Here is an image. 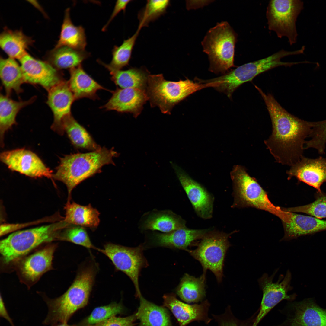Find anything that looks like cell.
Instances as JSON below:
<instances>
[{"instance_id": "1", "label": "cell", "mask_w": 326, "mask_h": 326, "mask_svg": "<svg viewBox=\"0 0 326 326\" xmlns=\"http://www.w3.org/2000/svg\"><path fill=\"white\" fill-rule=\"evenodd\" d=\"M271 119L272 131L264 141L277 163L292 166L303 156L306 139L309 137L315 122L305 121L287 112L271 94L259 91Z\"/></svg>"}, {"instance_id": "2", "label": "cell", "mask_w": 326, "mask_h": 326, "mask_svg": "<svg viewBox=\"0 0 326 326\" xmlns=\"http://www.w3.org/2000/svg\"><path fill=\"white\" fill-rule=\"evenodd\" d=\"M118 155L113 148L104 147L88 152L66 155L60 158L53 178L65 184L68 193L67 202L71 201L72 192L77 185L101 172L104 165H114L113 159Z\"/></svg>"}, {"instance_id": "3", "label": "cell", "mask_w": 326, "mask_h": 326, "mask_svg": "<svg viewBox=\"0 0 326 326\" xmlns=\"http://www.w3.org/2000/svg\"><path fill=\"white\" fill-rule=\"evenodd\" d=\"M96 273V269L92 265L82 268L63 295L53 299L44 297L48 312L43 324L52 326L59 323H67L75 312L86 306Z\"/></svg>"}, {"instance_id": "4", "label": "cell", "mask_w": 326, "mask_h": 326, "mask_svg": "<svg viewBox=\"0 0 326 326\" xmlns=\"http://www.w3.org/2000/svg\"><path fill=\"white\" fill-rule=\"evenodd\" d=\"M232 181L235 207H251L264 210L277 216L283 223H288L291 212L273 205L266 192L244 166L235 165L230 173Z\"/></svg>"}, {"instance_id": "5", "label": "cell", "mask_w": 326, "mask_h": 326, "mask_svg": "<svg viewBox=\"0 0 326 326\" xmlns=\"http://www.w3.org/2000/svg\"><path fill=\"white\" fill-rule=\"evenodd\" d=\"M68 225L62 220L50 225L12 233L0 241V251L3 262L8 264L43 243L59 240L60 232Z\"/></svg>"}, {"instance_id": "6", "label": "cell", "mask_w": 326, "mask_h": 326, "mask_svg": "<svg viewBox=\"0 0 326 326\" xmlns=\"http://www.w3.org/2000/svg\"><path fill=\"white\" fill-rule=\"evenodd\" d=\"M196 80L168 81L162 74H149L146 91L151 107L157 106L162 113L170 114L174 107L187 97L209 87L207 83Z\"/></svg>"}, {"instance_id": "7", "label": "cell", "mask_w": 326, "mask_h": 326, "mask_svg": "<svg viewBox=\"0 0 326 326\" xmlns=\"http://www.w3.org/2000/svg\"><path fill=\"white\" fill-rule=\"evenodd\" d=\"M237 34L227 21L218 23L207 32L201 45L208 56L209 70L215 73L224 74L235 66V47Z\"/></svg>"}, {"instance_id": "8", "label": "cell", "mask_w": 326, "mask_h": 326, "mask_svg": "<svg viewBox=\"0 0 326 326\" xmlns=\"http://www.w3.org/2000/svg\"><path fill=\"white\" fill-rule=\"evenodd\" d=\"M296 54V51H290L282 49L264 59L239 66L221 76L214 78L216 85L215 89L224 93L230 98L238 87L251 81L260 74L279 66H290L297 64L296 62L281 61L285 57Z\"/></svg>"}, {"instance_id": "9", "label": "cell", "mask_w": 326, "mask_h": 326, "mask_svg": "<svg viewBox=\"0 0 326 326\" xmlns=\"http://www.w3.org/2000/svg\"><path fill=\"white\" fill-rule=\"evenodd\" d=\"M303 8L301 0L270 1L266 12L269 29L280 38L286 37L291 45L295 43L298 37L296 22Z\"/></svg>"}, {"instance_id": "10", "label": "cell", "mask_w": 326, "mask_h": 326, "mask_svg": "<svg viewBox=\"0 0 326 326\" xmlns=\"http://www.w3.org/2000/svg\"><path fill=\"white\" fill-rule=\"evenodd\" d=\"M229 236V234L211 230L201 239L196 249L185 250L200 262L203 272L206 273L207 269L210 270L219 283L222 280L224 260L230 246Z\"/></svg>"}, {"instance_id": "11", "label": "cell", "mask_w": 326, "mask_h": 326, "mask_svg": "<svg viewBox=\"0 0 326 326\" xmlns=\"http://www.w3.org/2000/svg\"><path fill=\"white\" fill-rule=\"evenodd\" d=\"M143 250L142 245L129 247L108 243L103 249L98 250L110 260L117 270L123 272L130 278L134 285L136 297L141 294L139 284L140 273L148 266Z\"/></svg>"}, {"instance_id": "12", "label": "cell", "mask_w": 326, "mask_h": 326, "mask_svg": "<svg viewBox=\"0 0 326 326\" xmlns=\"http://www.w3.org/2000/svg\"><path fill=\"white\" fill-rule=\"evenodd\" d=\"M278 270L277 269L270 276L265 273L258 280L263 296L260 309L253 326H257L264 316L281 301H292L296 297L295 294H288V292L292 289L290 286L291 274L289 270L287 271L283 280L281 281L283 275H280L276 282H273V279Z\"/></svg>"}, {"instance_id": "13", "label": "cell", "mask_w": 326, "mask_h": 326, "mask_svg": "<svg viewBox=\"0 0 326 326\" xmlns=\"http://www.w3.org/2000/svg\"><path fill=\"white\" fill-rule=\"evenodd\" d=\"M1 161L8 168L33 178H53V172L32 151L24 148L5 151L0 156Z\"/></svg>"}, {"instance_id": "14", "label": "cell", "mask_w": 326, "mask_h": 326, "mask_svg": "<svg viewBox=\"0 0 326 326\" xmlns=\"http://www.w3.org/2000/svg\"><path fill=\"white\" fill-rule=\"evenodd\" d=\"M18 60L24 83L40 85L48 91L64 80L59 70L46 61L36 59L27 53Z\"/></svg>"}, {"instance_id": "15", "label": "cell", "mask_w": 326, "mask_h": 326, "mask_svg": "<svg viewBox=\"0 0 326 326\" xmlns=\"http://www.w3.org/2000/svg\"><path fill=\"white\" fill-rule=\"evenodd\" d=\"M284 310L286 319L276 326H326V309L312 299L290 303Z\"/></svg>"}, {"instance_id": "16", "label": "cell", "mask_w": 326, "mask_h": 326, "mask_svg": "<svg viewBox=\"0 0 326 326\" xmlns=\"http://www.w3.org/2000/svg\"><path fill=\"white\" fill-rule=\"evenodd\" d=\"M170 163L196 213L203 219L210 218L213 211L212 196L181 168L172 162Z\"/></svg>"}, {"instance_id": "17", "label": "cell", "mask_w": 326, "mask_h": 326, "mask_svg": "<svg viewBox=\"0 0 326 326\" xmlns=\"http://www.w3.org/2000/svg\"><path fill=\"white\" fill-rule=\"evenodd\" d=\"M75 100L68 81L65 80L48 91L46 103L53 116V123L51 128L60 135H63L64 132L63 122L65 119L71 115V107Z\"/></svg>"}, {"instance_id": "18", "label": "cell", "mask_w": 326, "mask_h": 326, "mask_svg": "<svg viewBox=\"0 0 326 326\" xmlns=\"http://www.w3.org/2000/svg\"><path fill=\"white\" fill-rule=\"evenodd\" d=\"M286 174L288 179L294 177L321 192V186L326 182V159L321 156L313 159L303 156Z\"/></svg>"}, {"instance_id": "19", "label": "cell", "mask_w": 326, "mask_h": 326, "mask_svg": "<svg viewBox=\"0 0 326 326\" xmlns=\"http://www.w3.org/2000/svg\"><path fill=\"white\" fill-rule=\"evenodd\" d=\"M101 108L106 110L129 113L135 118L140 115L144 105L148 100L146 90L137 88H118Z\"/></svg>"}, {"instance_id": "20", "label": "cell", "mask_w": 326, "mask_h": 326, "mask_svg": "<svg viewBox=\"0 0 326 326\" xmlns=\"http://www.w3.org/2000/svg\"><path fill=\"white\" fill-rule=\"evenodd\" d=\"M163 306L168 308L178 321L179 326H186L195 321L210 320L207 316V302L198 304L189 305L178 300L173 294L164 295Z\"/></svg>"}, {"instance_id": "21", "label": "cell", "mask_w": 326, "mask_h": 326, "mask_svg": "<svg viewBox=\"0 0 326 326\" xmlns=\"http://www.w3.org/2000/svg\"><path fill=\"white\" fill-rule=\"evenodd\" d=\"M56 247L54 245H48L23 259L19 268L22 276L33 283L50 270Z\"/></svg>"}, {"instance_id": "22", "label": "cell", "mask_w": 326, "mask_h": 326, "mask_svg": "<svg viewBox=\"0 0 326 326\" xmlns=\"http://www.w3.org/2000/svg\"><path fill=\"white\" fill-rule=\"evenodd\" d=\"M210 229H190L187 227L169 232H153L151 236L152 241L161 246L186 250L193 241L201 239Z\"/></svg>"}, {"instance_id": "23", "label": "cell", "mask_w": 326, "mask_h": 326, "mask_svg": "<svg viewBox=\"0 0 326 326\" xmlns=\"http://www.w3.org/2000/svg\"><path fill=\"white\" fill-rule=\"evenodd\" d=\"M140 222L139 227L142 230H158L167 233L186 228L185 221L169 210L154 209L145 213Z\"/></svg>"}, {"instance_id": "24", "label": "cell", "mask_w": 326, "mask_h": 326, "mask_svg": "<svg viewBox=\"0 0 326 326\" xmlns=\"http://www.w3.org/2000/svg\"><path fill=\"white\" fill-rule=\"evenodd\" d=\"M283 223L285 235L282 240H284L326 230V220L293 212L289 222Z\"/></svg>"}, {"instance_id": "25", "label": "cell", "mask_w": 326, "mask_h": 326, "mask_svg": "<svg viewBox=\"0 0 326 326\" xmlns=\"http://www.w3.org/2000/svg\"><path fill=\"white\" fill-rule=\"evenodd\" d=\"M68 81L75 100L83 98L93 100L98 98L97 92L100 90L109 91L90 77L84 70L82 64L69 70Z\"/></svg>"}, {"instance_id": "26", "label": "cell", "mask_w": 326, "mask_h": 326, "mask_svg": "<svg viewBox=\"0 0 326 326\" xmlns=\"http://www.w3.org/2000/svg\"><path fill=\"white\" fill-rule=\"evenodd\" d=\"M63 220L69 224L95 229L100 222V213L90 204L83 206L73 201L67 202Z\"/></svg>"}, {"instance_id": "27", "label": "cell", "mask_w": 326, "mask_h": 326, "mask_svg": "<svg viewBox=\"0 0 326 326\" xmlns=\"http://www.w3.org/2000/svg\"><path fill=\"white\" fill-rule=\"evenodd\" d=\"M97 61L109 71L111 80L121 88H133L146 90L150 73L145 68L117 70L111 68L99 59Z\"/></svg>"}, {"instance_id": "28", "label": "cell", "mask_w": 326, "mask_h": 326, "mask_svg": "<svg viewBox=\"0 0 326 326\" xmlns=\"http://www.w3.org/2000/svg\"><path fill=\"white\" fill-rule=\"evenodd\" d=\"M87 40L84 28L76 26L72 22L70 9L65 10L59 39L54 48L67 46L79 50H85Z\"/></svg>"}, {"instance_id": "29", "label": "cell", "mask_w": 326, "mask_h": 326, "mask_svg": "<svg viewBox=\"0 0 326 326\" xmlns=\"http://www.w3.org/2000/svg\"><path fill=\"white\" fill-rule=\"evenodd\" d=\"M138 297L140 305L135 315L140 321L139 326H172L166 308L147 301L141 294Z\"/></svg>"}, {"instance_id": "30", "label": "cell", "mask_w": 326, "mask_h": 326, "mask_svg": "<svg viewBox=\"0 0 326 326\" xmlns=\"http://www.w3.org/2000/svg\"><path fill=\"white\" fill-rule=\"evenodd\" d=\"M90 56V53L85 50L62 46L49 51L46 56V61L58 70L70 69L82 64Z\"/></svg>"}, {"instance_id": "31", "label": "cell", "mask_w": 326, "mask_h": 326, "mask_svg": "<svg viewBox=\"0 0 326 326\" xmlns=\"http://www.w3.org/2000/svg\"><path fill=\"white\" fill-rule=\"evenodd\" d=\"M33 42L31 38L21 30L5 28L0 35V45L9 57L19 59L27 52Z\"/></svg>"}, {"instance_id": "32", "label": "cell", "mask_w": 326, "mask_h": 326, "mask_svg": "<svg viewBox=\"0 0 326 326\" xmlns=\"http://www.w3.org/2000/svg\"><path fill=\"white\" fill-rule=\"evenodd\" d=\"M0 97V142L1 147H3L5 133L16 123L18 113L22 108L32 104L36 97L27 101H19L13 100L2 94Z\"/></svg>"}, {"instance_id": "33", "label": "cell", "mask_w": 326, "mask_h": 326, "mask_svg": "<svg viewBox=\"0 0 326 326\" xmlns=\"http://www.w3.org/2000/svg\"><path fill=\"white\" fill-rule=\"evenodd\" d=\"M0 77L7 96L9 97L13 91L18 94L23 91L21 85L24 83L23 71L15 59L1 57Z\"/></svg>"}, {"instance_id": "34", "label": "cell", "mask_w": 326, "mask_h": 326, "mask_svg": "<svg viewBox=\"0 0 326 326\" xmlns=\"http://www.w3.org/2000/svg\"><path fill=\"white\" fill-rule=\"evenodd\" d=\"M63 128L73 145L78 149L94 151L101 147L97 144L85 128L72 115L65 119Z\"/></svg>"}, {"instance_id": "35", "label": "cell", "mask_w": 326, "mask_h": 326, "mask_svg": "<svg viewBox=\"0 0 326 326\" xmlns=\"http://www.w3.org/2000/svg\"><path fill=\"white\" fill-rule=\"evenodd\" d=\"M206 273L196 278L185 274L176 289V293L183 301L187 303L197 302L205 295Z\"/></svg>"}, {"instance_id": "36", "label": "cell", "mask_w": 326, "mask_h": 326, "mask_svg": "<svg viewBox=\"0 0 326 326\" xmlns=\"http://www.w3.org/2000/svg\"><path fill=\"white\" fill-rule=\"evenodd\" d=\"M141 29L138 27L131 37L124 40L120 46H114L112 50V59L108 65L116 69L120 70L127 66L131 59L136 40Z\"/></svg>"}, {"instance_id": "37", "label": "cell", "mask_w": 326, "mask_h": 326, "mask_svg": "<svg viewBox=\"0 0 326 326\" xmlns=\"http://www.w3.org/2000/svg\"><path fill=\"white\" fill-rule=\"evenodd\" d=\"M168 0H148L145 6L138 14V27H147L149 24L157 19L166 12L170 5Z\"/></svg>"}, {"instance_id": "38", "label": "cell", "mask_w": 326, "mask_h": 326, "mask_svg": "<svg viewBox=\"0 0 326 326\" xmlns=\"http://www.w3.org/2000/svg\"><path fill=\"white\" fill-rule=\"evenodd\" d=\"M123 308L122 304L113 302L106 305L97 307L82 322L83 326L94 325L122 313Z\"/></svg>"}, {"instance_id": "39", "label": "cell", "mask_w": 326, "mask_h": 326, "mask_svg": "<svg viewBox=\"0 0 326 326\" xmlns=\"http://www.w3.org/2000/svg\"><path fill=\"white\" fill-rule=\"evenodd\" d=\"M59 240L72 242L88 249L98 250L91 243L85 228L70 225L61 232Z\"/></svg>"}, {"instance_id": "40", "label": "cell", "mask_w": 326, "mask_h": 326, "mask_svg": "<svg viewBox=\"0 0 326 326\" xmlns=\"http://www.w3.org/2000/svg\"><path fill=\"white\" fill-rule=\"evenodd\" d=\"M285 211L291 212H301L317 218H326V194L318 192L315 200L306 205L289 208H283Z\"/></svg>"}, {"instance_id": "41", "label": "cell", "mask_w": 326, "mask_h": 326, "mask_svg": "<svg viewBox=\"0 0 326 326\" xmlns=\"http://www.w3.org/2000/svg\"><path fill=\"white\" fill-rule=\"evenodd\" d=\"M135 314L125 317L114 316L93 326H135Z\"/></svg>"}, {"instance_id": "42", "label": "cell", "mask_w": 326, "mask_h": 326, "mask_svg": "<svg viewBox=\"0 0 326 326\" xmlns=\"http://www.w3.org/2000/svg\"><path fill=\"white\" fill-rule=\"evenodd\" d=\"M131 1L130 0H118L116 2L113 10L106 24L103 27L102 30L105 31L115 17L121 11H125L127 5Z\"/></svg>"}, {"instance_id": "43", "label": "cell", "mask_w": 326, "mask_h": 326, "mask_svg": "<svg viewBox=\"0 0 326 326\" xmlns=\"http://www.w3.org/2000/svg\"><path fill=\"white\" fill-rule=\"evenodd\" d=\"M211 0L187 1L186 8L188 10L203 7L213 2Z\"/></svg>"}, {"instance_id": "44", "label": "cell", "mask_w": 326, "mask_h": 326, "mask_svg": "<svg viewBox=\"0 0 326 326\" xmlns=\"http://www.w3.org/2000/svg\"><path fill=\"white\" fill-rule=\"evenodd\" d=\"M0 316L6 320L11 326H15L8 314L1 295L0 301Z\"/></svg>"}, {"instance_id": "45", "label": "cell", "mask_w": 326, "mask_h": 326, "mask_svg": "<svg viewBox=\"0 0 326 326\" xmlns=\"http://www.w3.org/2000/svg\"><path fill=\"white\" fill-rule=\"evenodd\" d=\"M255 315L244 321L238 322L232 320L231 321L232 326H253L257 316H255Z\"/></svg>"}, {"instance_id": "46", "label": "cell", "mask_w": 326, "mask_h": 326, "mask_svg": "<svg viewBox=\"0 0 326 326\" xmlns=\"http://www.w3.org/2000/svg\"><path fill=\"white\" fill-rule=\"evenodd\" d=\"M52 326H77V325H69V324H67V323H58V324H55L54 325H53Z\"/></svg>"}]
</instances>
